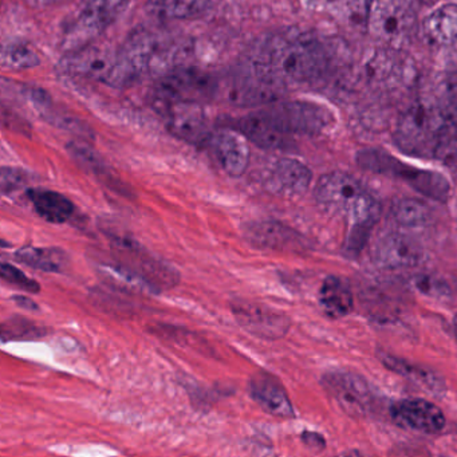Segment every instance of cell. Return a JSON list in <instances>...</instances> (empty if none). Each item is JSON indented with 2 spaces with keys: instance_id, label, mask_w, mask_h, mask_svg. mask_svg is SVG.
<instances>
[{
  "instance_id": "obj_7",
  "label": "cell",
  "mask_w": 457,
  "mask_h": 457,
  "mask_svg": "<svg viewBox=\"0 0 457 457\" xmlns=\"http://www.w3.org/2000/svg\"><path fill=\"white\" fill-rule=\"evenodd\" d=\"M130 0H84L68 30L65 31L66 49L71 52L89 46L90 42L106 30L129 6Z\"/></svg>"
},
{
  "instance_id": "obj_6",
  "label": "cell",
  "mask_w": 457,
  "mask_h": 457,
  "mask_svg": "<svg viewBox=\"0 0 457 457\" xmlns=\"http://www.w3.org/2000/svg\"><path fill=\"white\" fill-rule=\"evenodd\" d=\"M220 87L213 77L195 69L179 66L160 77L154 87V105L162 111L173 104H203L215 97Z\"/></svg>"
},
{
  "instance_id": "obj_35",
  "label": "cell",
  "mask_w": 457,
  "mask_h": 457,
  "mask_svg": "<svg viewBox=\"0 0 457 457\" xmlns=\"http://www.w3.org/2000/svg\"><path fill=\"white\" fill-rule=\"evenodd\" d=\"M12 301H14L18 306L23 307V309L34 310V312L38 310V304H37L33 299L29 298V296L14 295Z\"/></svg>"
},
{
  "instance_id": "obj_24",
  "label": "cell",
  "mask_w": 457,
  "mask_h": 457,
  "mask_svg": "<svg viewBox=\"0 0 457 457\" xmlns=\"http://www.w3.org/2000/svg\"><path fill=\"white\" fill-rule=\"evenodd\" d=\"M379 358H381L382 363L389 370L411 379V382L424 387V389L430 390V392L436 393V395H440V393L445 390L443 379L437 374L433 373L432 370H427V369L420 368V366L411 365V363L406 362V361L401 360V358L393 357V355L382 354Z\"/></svg>"
},
{
  "instance_id": "obj_14",
  "label": "cell",
  "mask_w": 457,
  "mask_h": 457,
  "mask_svg": "<svg viewBox=\"0 0 457 457\" xmlns=\"http://www.w3.org/2000/svg\"><path fill=\"white\" fill-rule=\"evenodd\" d=\"M205 146L227 175L239 178L247 170L251 157L250 146L247 137L239 130L212 132Z\"/></svg>"
},
{
  "instance_id": "obj_36",
  "label": "cell",
  "mask_w": 457,
  "mask_h": 457,
  "mask_svg": "<svg viewBox=\"0 0 457 457\" xmlns=\"http://www.w3.org/2000/svg\"><path fill=\"white\" fill-rule=\"evenodd\" d=\"M31 6H47V4H57L62 0H28Z\"/></svg>"
},
{
  "instance_id": "obj_17",
  "label": "cell",
  "mask_w": 457,
  "mask_h": 457,
  "mask_svg": "<svg viewBox=\"0 0 457 457\" xmlns=\"http://www.w3.org/2000/svg\"><path fill=\"white\" fill-rule=\"evenodd\" d=\"M312 173L307 165L295 159H280L270 170L264 187L277 196L298 197L309 189Z\"/></svg>"
},
{
  "instance_id": "obj_34",
  "label": "cell",
  "mask_w": 457,
  "mask_h": 457,
  "mask_svg": "<svg viewBox=\"0 0 457 457\" xmlns=\"http://www.w3.org/2000/svg\"><path fill=\"white\" fill-rule=\"evenodd\" d=\"M302 438H303L304 444L310 446V448H323L325 445V441L320 437V435H317V433L312 432H304L302 435Z\"/></svg>"
},
{
  "instance_id": "obj_5",
  "label": "cell",
  "mask_w": 457,
  "mask_h": 457,
  "mask_svg": "<svg viewBox=\"0 0 457 457\" xmlns=\"http://www.w3.org/2000/svg\"><path fill=\"white\" fill-rule=\"evenodd\" d=\"M112 247L114 253L119 256L120 271L148 286L152 290L162 291L165 288L175 287L179 282V274L172 267L154 258L130 237H113Z\"/></svg>"
},
{
  "instance_id": "obj_32",
  "label": "cell",
  "mask_w": 457,
  "mask_h": 457,
  "mask_svg": "<svg viewBox=\"0 0 457 457\" xmlns=\"http://www.w3.org/2000/svg\"><path fill=\"white\" fill-rule=\"evenodd\" d=\"M413 286L416 290H419L424 295L444 296L448 291L445 283L428 274H421L414 278Z\"/></svg>"
},
{
  "instance_id": "obj_9",
  "label": "cell",
  "mask_w": 457,
  "mask_h": 457,
  "mask_svg": "<svg viewBox=\"0 0 457 457\" xmlns=\"http://www.w3.org/2000/svg\"><path fill=\"white\" fill-rule=\"evenodd\" d=\"M262 113L278 132L288 138L293 135H318L333 122V116L325 106L304 101L275 104L262 109Z\"/></svg>"
},
{
  "instance_id": "obj_13",
  "label": "cell",
  "mask_w": 457,
  "mask_h": 457,
  "mask_svg": "<svg viewBox=\"0 0 457 457\" xmlns=\"http://www.w3.org/2000/svg\"><path fill=\"white\" fill-rule=\"evenodd\" d=\"M162 114L173 136L194 145H207L212 132L208 127L202 104H173L162 109Z\"/></svg>"
},
{
  "instance_id": "obj_4",
  "label": "cell",
  "mask_w": 457,
  "mask_h": 457,
  "mask_svg": "<svg viewBox=\"0 0 457 457\" xmlns=\"http://www.w3.org/2000/svg\"><path fill=\"white\" fill-rule=\"evenodd\" d=\"M357 162L363 170L378 175L400 179L411 186L414 191L437 202H446L449 196L448 180L441 173L420 170L395 159L382 149H365L358 152Z\"/></svg>"
},
{
  "instance_id": "obj_38",
  "label": "cell",
  "mask_w": 457,
  "mask_h": 457,
  "mask_svg": "<svg viewBox=\"0 0 457 457\" xmlns=\"http://www.w3.org/2000/svg\"><path fill=\"white\" fill-rule=\"evenodd\" d=\"M453 328H454V333H456V336H457V315H456V317H454V320H453Z\"/></svg>"
},
{
  "instance_id": "obj_26",
  "label": "cell",
  "mask_w": 457,
  "mask_h": 457,
  "mask_svg": "<svg viewBox=\"0 0 457 457\" xmlns=\"http://www.w3.org/2000/svg\"><path fill=\"white\" fill-rule=\"evenodd\" d=\"M15 261L31 269L45 272H62L66 266V255L58 248L26 245L14 253Z\"/></svg>"
},
{
  "instance_id": "obj_22",
  "label": "cell",
  "mask_w": 457,
  "mask_h": 457,
  "mask_svg": "<svg viewBox=\"0 0 457 457\" xmlns=\"http://www.w3.org/2000/svg\"><path fill=\"white\" fill-rule=\"evenodd\" d=\"M424 31L436 45L451 46L457 44V4H443L430 12L425 18Z\"/></svg>"
},
{
  "instance_id": "obj_10",
  "label": "cell",
  "mask_w": 457,
  "mask_h": 457,
  "mask_svg": "<svg viewBox=\"0 0 457 457\" xmlns=\"http://www.w3.org/2000/svg\"><path fill=\"white\" fill-rule=\"evenodd\" d=\"M62 68L66 73L93 79L111 87H128L119 49L87 46L71 52L63 60Z\"/></svg>"
},
{
  "instance_id": "obj_16",
  "label": "cell",
  "mask_w": 457,
  "mask_h": 457,
  "mask_svg": "<svg viewBox=\"0 0 457 457\" xmlns=\"http://www.w3.org/2000/svg\"><path fill=\"white\" fill-rule=\"evenodd\" d=\"M232 312L239 325L259 338H280L287 333L290 326L286 315L251 302H235Z\"/></svg>"
},
{
  "instance_id": "obj_29",
  "label": "cell",
  "mask_w": 457,
  "mask_h": 457,
  "mask_svg": "<svg viewBox=\"0 0 457 457\" xmlns=\"http://www.w3.org/2000/svg\"><path fill=\"white\" fill-rule=\"evenodd\" d=\"M328 6L341 20L368 23L371 0H328Z\"/></svg>"
},
{
  "instance_id": "obj_15",
  "label": "cell",
  "mask_w": 457,
  "mask_h": 457,
  "mask_svg": "<svg viewBox=\"0 0 457 457\" xmlns=\"http://www.w3.org/2000/svg\"><path fill=\"white\" fill-rule=\"evenodd\" d=\"M393 419L414 432L436 435L445 428L443 411L424 398H405L397 401L390 409Z\"/></svg>"
},
{
  "instance_id": "obj_23",
  "label": "cell",
  "mask_w": 457,
  "mask_h": 457,
  "mask_svg": "<svg viewBox=\"0 0 457 457\" xmlns=\"http://www.w3.org/2000/svg\"><path fill=\"white\" fill-rule=\"evenodd\" d=\"M320 303L328 317L344 318L353 312L354 296L344 279L328 277L320 286Z\"/></svg>"
},
{
  "instance_id": "obj_12",
  "label": "cell",
  "mask_w": 457,
  "mask_h": 457,
  "mask_svg": "<svg viewBox=\"0 0 457 457\" xmlns=\"http://www.w3.org/2000/svg\"><path fill=\"white\" fill-rule=\"evenodd\" d=\"M424 258V248L416 239L403 232L382 235L373 248L374 263L390 271L416 269Z\"/></svg>"
},
{
  "instance_id": "obj_27",
  "label": "cell",
  "mask_w": 457,
  "mask_h": 457,
  "mask_svg": "<svg viewBox=\"0 0 457 457\" xmlns=\"http://www.w3.org/2000/svg\"><path fill=\"white\" fill-rule=\"evenodd\" d=\"M245 237L248 242L253 243L256 247L272 248V250H282L293 242L291 239L293 234L290 229L270 221L250 224L245 228Z\"/></svg>"
},
{
  "instance_id": "obj_28",
  "label": "cell",
  "mask_w": 457,
  "mask_h": 457,
  "mask_svg": "<svg viewBox=\"0 0 457 457\" xmlns=\"http://www.w3.org/2000/svg\"><path fill=\"white\" fill-rule=\"evenodd\" d=\"M2 65L10 71H26L39 65V57L33 47L23 42H10L2 50Z\"/></svg>"
},
{
  "instance_id": "obj_11",
  "label": "cell",
  "mask_w": 457,
  "mask_h": 457,
  "mask_svg": "<svg viewBox=\"0 0 457 457\" xmlns=\"http://www.w3.org/2000/svg\"><path fill=\"white\" fill-rule=\"evenodd\" d=\"M326 392L338 403L342 409L355 416L370 413L376 405V397L362 377L350 371H336L323 377Z\"/></svg>"
},
{
  "instance_id": "obj_8",
  "label": "cell",
  "mask_w": 457,
  "mask_h": 457,
  "mask_svg": "<svg viewBox=\"0 0 457 457\" xmlns=\"http://www.w3.org/2000/svg\"><path fill=\"white\" fill-rule=\"evenodd\" d=\"M369 30L387 45L406 44L416 30L413 0H371Z\"/></svg>"
},
{
  "instance_id": "obj_20",
  "label": "cell",
  "mask_w": 457,
  "mask_h": 457,
  "mask_svg": "<svg viewBox=\"0 0 457 457\" xmlns=\"http://www.w3.org/2000/svg\"><path fill=\"white\" fill-rule=\"evenodd\" d=\"M237 130L247 137L248 141L264 149L285 148L290 138L280 135L262 111L253 112L237 121Z\"/></svg>"
},
{
  "instance_id": "obj_31",
  "label": "cell",
  "mask_w": 457,
  "mask_h": 457,
  "mask_svg": "<svg viewBox=\"0 0 457 457\" xmlns=\"http://www.w3.org/2000/svg\"><path fill=\"white\" fill-rule=\"evenodd\" d=\"M0 275H2V279L6 280L10 285L22 288L23 291H28V293L37 294L41 291V286L37 280L31 279L25 272L21 271L12 264L6 263V262H4L2 267H0Z\"/></svg>"
},
{
  "instance_id": "obj_30",
  "label": "cell",
  "mask_w": 457,
  "mask_h": 457,
  "mask_svg": "<svg viewBox=\"0 0 457 457\" xmlns=\"http://www.w3.org/2000/svg\"><path fill=\"white\" fill-rule=\"evenodd\" d=\"M45 331L30 320L21 317L10 318L2 325V338L9 339H33L44 336Z\"/></svg>"
},
{
  "instance_id": "obj_37",
  "label": "cell",
  "mask_w": 457,
  "mask_h": 457,
  "mask_svg": "<svg viewBox=\"0 0 457 457\" xmlns=\"http://www.w3.org/2000/svg\"><path fill=\"white\" fill-rule=\"evenodd\" d=\"M451 90H453V92L457 93V61H456V68H454L453 74H452Z\"/></svg>"
},
{
  "instance_id": "obj_1",
  "label": "cell",
  "mask_w": 457,
  "mask_h": 457,
  "mask_svg": "<svg viewBox=\"0 0 457 457\" xmlns=\"http://www.w3.org/2000/svg\"><path fill=\"white\" fill-rule=\"evenodd\" d=\"M251 66L264 79L279 87L309 84L328 71V52L322 42L299 30L274 34L258 45Z\"/></svg>"
},
{
  "instance_id": "obj_33",
  "label": "cell",
  "mask_w": 457,
  "mask_h": 457,
  "mask_svg": "<svg viewBox=\"0 0 457 457\" xmlns=\"http://www.w3.org/2000/svg\"><path fill=\"white\" fill-rule=\"evenodd\" d=\"M0 184H2V192L4 195L12 194L25 184V175L22 170L4 167L2 170V183Z\"/></svg>"
},
{
  "instance_id": "obj_21",
  "label": "cell",
  "mask_w": 457,
  "mask_h": 457,
  "mask_svg": "<svg viewBox=\"0 0 457 457\" xmlns=\"http://www.w3.org/2000/svg\"><path fill=\"white\" fill-rule=\"evenodd\" d=\"M28 196L37 213L49 223H65L73 216L74 210H76L73 203L58 192L47 191V189H30L28 192Z\"/></svg>"
},
{
  "instance_id": "obj_19",
  "label": "cell",
  "mask_w": 457,
  "mask_h": 457,
  "mask_svg": "<svg viewBox=\"0 0 457 457\" xmlns=\"http://www.w3.org/2000/svg\"><path fill=\"white\" fill-rule=\"evenodd\" d=\"M218 0H148L146 10L164 21H194L215 9Z\"/></svg>"
},
{
  "instance_id": "obj_25",
  "label": "cell",
  "mask_w": 457,
  "mask_h": 457,
  "mask_svg": "<svg viewBox=\"0 0 457 457\" xmlns=\"http://www.w3.org/2000/svg\"><path fill=\"white\" fill-rule=\"evenodd\" d=\"M393 219L398 226L406 229L424 228L433 220L432 208L417 199H398L390 207Z\"/></svg>"
},
{
  "instance_id": "obj_18",
  "label": "cell",
  "mask_w": 457,
  "mask_h": 457,
  "mask_svg": "<svg viewBox=\"0 0 457 457\" xmlns=\"http://www.w3.org/2000/svg\"><path fill=\"white\" fill-rule=\"evenodd\" d=\"M250 395L267 413L283 419L294 417L290 398L280 382L274 377L269 374H256L250 382Z\"/></svg>"
},
{
  "instance_id": "obj_3",
  "label": "cell",
  "mask_w": 457,
  "mask_h": 457,
  "mask_svg": "<svg viewBox=\"0 0 457 457\" xmlns=\"http://www.w3.org/2000/svg\"><path fill=\"white\" fill-rule=\"evenodd\" d=\"M444 125L441 104L417 101L401 113L395 130V143L401 151L420 159H435Z\"/></svg>"
},
{
  "instance_id": "obj_2",
  "label": "cell",
  "mask_w": 457,
  "mask_h": 457,
  "mask_svg": "<svg viewBox=\"0 0 457 457\" xmlns=\"http://www.w3.org/2000/svg\"><path fill=\"white\" fill-rule=\"evenodd\" d=\"M314 196L323 211L349 221L347 250L360 251L381 215V205L373 195L369 194L354 176L330 172L318 180Z\"/></svg>"
}]
</instances>
